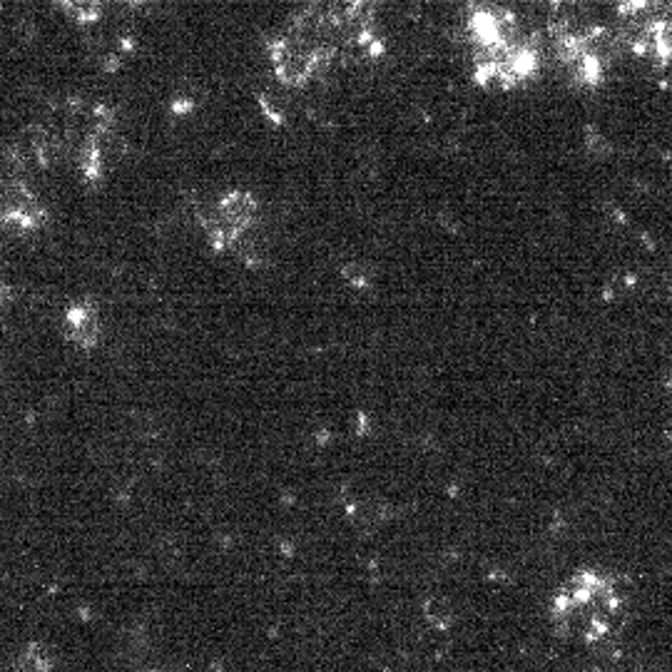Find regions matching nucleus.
I'll return each mask as SVG.
<instances>
[{"label":"nucleus","mask_w":672,"mask_h":672,"mask_svg":"<svg viewBox=\"0 0 672 672\" xmlns=\"http://www.w3.org/2000/svg\"><path fill=\"white\" fill-rule=\"evenodd\" d=\"M379 53L369 0H307L272 43L279 83L304 88L339 63Z\"/></svg>","instance_id":"nucleus-1"},{"label":"nucleus","mask_w":672,"mask_h":672,"mask_svg":"<svg viewBox=\"0 0 672 672\" xmlns=\"http://www.w3.org/2000/svg\"><path fill=\"white\" fill-rule=\"evenodd\" d=\"M623 588L613 573L600 568H578L551 598V628L560 638L580 645L608 643L625 620Z\"/></svg>","instance_id":"nucleus-2"},{"label":"nucleus","mask_w":672,"mask_h":672,"mask_svg":"<svg viewBox=\"0 0 672 672\" xmlns=\"http://www.w3.org/2000/svg\"><path fill=\"white\" fill-rule=\"evenodd\" d=\"M473 80L488 90H516L541 68L538 50L518 30L511 13L501 8H473L466 20Z\"/></svg>","instance_id":"nucleus-3"},{"label":"nucleus","mask_w":672,"mask_h":672,"mask_svg":"<svg viewBox=\"0 0 672 672\" xmlns=\"http://www.w3.org/2000/svg\"><path fill=\"white\" fill-rule=\"evenodd\" d=\"M200 224L212 249L247 254L259 227V205L252 192L229 190L202 210Z\"/></svg>","instance_id":"nucleus-4"},{"label":"nucleus","mask_w":672,"mask_h":672,"mask_svg":"<svg viewBox=\"0 0 672 672\" xmlns=\"http://www.w3.org/2000/svg\"><path fill=\"white\" fill-rule=\"evenodd\" d=\"M3 222L13 229H38L45 224V210L38 202V197L30 192V187L23 180H13L5 185L3 195Z\"/></svg>","instance_id":"nucleus-5"},{"label":"nucleus","mask_w":672,"mask_h":672,"mask_svg":"<svg viewBox=\"0 0 672 672\" xmlns=\"http://www.w3.org/2000/svg\"><path fill=\"white\" fill-rule=\"evenodd\" d=\"M65 336L78 349H95L100 341V312L93 302H75L65 309Z\"/></svg>","instance_id":"nucleus-6"},{"label":"nucleus","mask_w":672,"mask_h":672,"mask_svg":"<svg viewBox=\"0 0 672 672\" xmlns=\"http://www.w3.org/2000/svg\"><path fill=\"white\" fill-rule=\"evenodd\" d=\"M20 672H53V655L48 648L33 643L20 653L18 658Z\"/></svg>","instance_id":"nucleus-7"}]
</instances>
